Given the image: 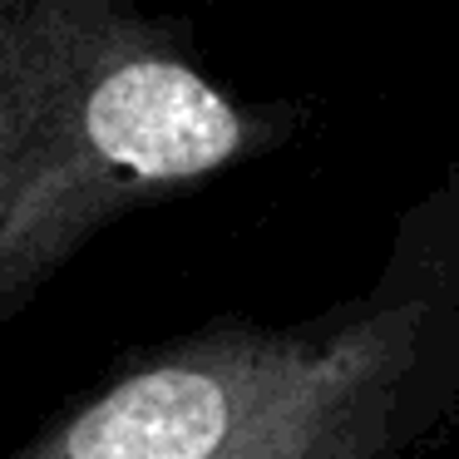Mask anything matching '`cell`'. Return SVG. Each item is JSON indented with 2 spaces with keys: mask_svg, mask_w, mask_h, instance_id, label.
Returning <instances> with one entry per match:
<instances>
[]
</instances>
